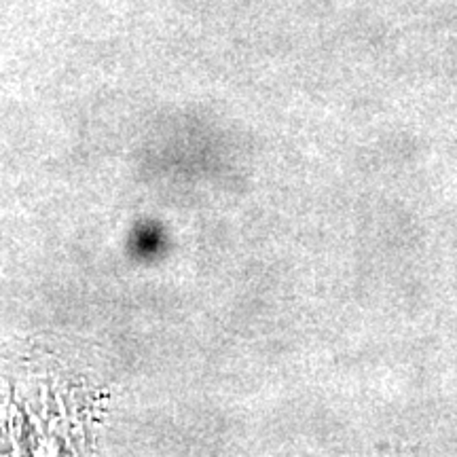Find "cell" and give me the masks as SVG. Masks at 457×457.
Returning <instances> with one entry per match:
<instances>
[{"mask_svg": "<svg viewBox=\"0 0 457 457\" xmlns=\"http://www.w3.org/2000/svg\"><path fill=\"white\" fill-rule=\"evenodd\" d=\"M162 248V233L159 228L146 225L134 228L129 237V250L136 259H151Z\"/></svg>", "mask_w": 457, "mask_h": 457, "instance_id": "1", "label": "cell"}]
</instances>
